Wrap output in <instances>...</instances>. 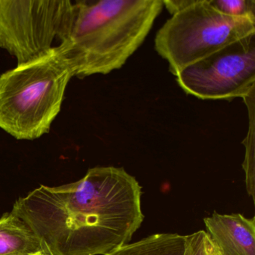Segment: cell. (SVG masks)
Listing matches in <instances>:
<instances>
[{"mask_svg": "<svg viewBox=\"0 0 255 255\" xmlns=\"http://www.w3.org/2000/svg\"><path fill=\"white\" fill-rule=\"evenodd\" d=\"M72 7L71 0H0V48L17 65L43 56L62 39Z\"/></svg>", "mask_w": 255, "mask_h": 255, "instance_id": "obj_5", "label": "cell"}, {"mask_svg": "<svg viewBox=\"0 0 255 255\" xmlns=\"http://www.w3.org/2000/svg\"><path fill=\"white\" fill-rule=\"evenodd\" d=\"M46 254L32 228L12 211L0 218V255Z\"/></svg>", "mask_w": 255, "mask_h": 255, "instance_id": "obj_8", "label": "cell"}, {"mask_svg": "<svg viewBox=\"0 0 255 255\" xmlns=\"http://www.w3.org/2000/svg\"><path fill=\"white\" fill-rule=\"evenodd\" d=\"M187 252L186 255H211L213 245L206 231H199L188 235Z\"/></svg>", "mask_w": 255, "mask_h": 255, "instance_id": "obj_11", "label": "cell"}, {"mask_svg": "<svg viewBox=\"0 0 255 255\" xmlns=\"http://www.w3.org/2000/svg\"><path fill=\"white\" fill-rule=\"evenodd\" d=\"M188 236L156 234L128 243L107 255H186Z\"/></svg>", "mask_w": 255, "mask_h": 255, "instance_id": "obj_9", "label": "cell"}, {"mask_svg": "<svg viewBox=\"0 0 255 255\" xmlns=\"http://www.w3.org/2000/svg\"><path fill=\"white\" fill-rule=\"evenodd\" d=\"M74 77L59 46L0 75V129L17 140L49 133Z\"/></svg>", "mask_w": 255, "mask_h": 255, "instance_id": "obj_3", "label": "cell"}, {"mask_svg": "<svg viewBox=\"0 0 255 255\" xmlns=\"http://www.w3.org/2000/svg\"><path fill=\"white\" fill-rule=\"evenodd\" d=\"M176 80L185 93L201 100L249 98L255 93V34L189 65Z\"/></svg>", "mask_w": 255, "mask_h": 255, "instance_id": "obj_6", "label": "cell"}, {"mask_svg": "<svg viewBox=\"0 0 255 255\" xmlns=\"http://www.w3.org/2000/svg\"><path fill=\"white\" fill-rule=\"evenodd\" d=\"M48 255V254H41V255Z\"/></svg>", "mask_w": 255, "mask_h": 255, "instance_id": "obj_14", "label": "cell"}, {"mask_svg": "<svg viewBox=\"0 0 255 255\" xmlns=\"http://www.w3.org/2000/svg\"><path fill=\"white\" fill-rule=\"evenodd\" d=\"M194 1L195 0H163V5L172 16L192 5Z\"/></svg>", "mask_w": 255, "mask_h": 255, "instance_id": "obj_12", "label": "cell"}, {"mask_svg": "<svg viewBox=\"0 0 255 255\" xmlns=\"http://www.w3.org/2000/svg\"><path fill=\"white\" fill-rule=\"evenodd\" d=\"M207 235L219 255H255V218L240 213L204 218Z\"/></svg>", "mask_w": 255, "mask_h": 255, "instance_id": "obj_7", "label": "cell"}, {"mask_svg": "<svg viewBox=\"0 0 255 255\" xmlns=\"http://www.w3.org/2000/svg\"><path fill=\"white\" fill-rule=\"evenodd\" d=\"M163 0H80L59 47L74 77L120 69L143 44L163 8Z\"/></svg>", "mask_w": 255, "mask_h": 255, "instance_id": "obj_2", "label": "cell"}, {"mask_svg": "<svg viewBox=\"0 0 255 255\" xmlns=\"http://www.w3.org/2000/svg\"><path fill=\"white\" fill-rule=\"evenodd\" d=\"M211 255H219V254L217 253V252H216V251L215 250L214 247H213V252H212Z\"/></svg>", "mask_w": 255, "mask_h": 255, "instance_id": "obj_13", "label": "cell"}, {"mask_svg": "<svg viewBox=\"0 0 255 255\" xmlns=\"http://www.w3.org/2000/svg\"><path fill=\"white\" fill-rule=\"evenodd\" d=\"M141 188L123 168L95 167L78 181L41 185L14 203L51 255H107L128 244L144 220Z\"/></svg>", "mask_w": 255, "mask_h": 255, "instance_id": "obj_1", "label": "cell"}, {"mask_svg": "<svg viewBox=\"0 0 255 255\" xmlns=\"http://www.w3.org/2000/svg\"><path fill=\"white\" fill-rule=\"evenodd\" d=\"M209 2L225 15L255 19V0H209Z\"/></svg>", "mask_w": 255, "mask_h": 255, "instance_id": "obj_10", "label": "cell"}, {"mask_svg": "<svg viewBox=\"0 0 255 255\" xmlns=\"http://www.w3.org/2000/svg\"><path fill=\"white\" fill-rule=\"evenodd\" d=\"M254 34L255 18L230 17L209 0H195L164 23L155 37L154 47L176 77L189 65Z\"/></svg>", "mask_w": 255, "mask_h": 255, "instance_id": "obj_4", "label": "cell"}]
</instances>
